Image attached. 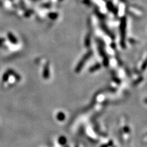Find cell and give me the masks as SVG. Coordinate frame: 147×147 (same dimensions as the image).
I'll return each mask as SVG.
<instances>
[{
  "label": "cell",
  "instance_id": "cell-1",
  "mask_svg": "<svg viewBox=\"0 0 147 147\" xmlns=\"http://www.w3.org/2000/svg\"><path fill=\"white\" fill-rule=\"evenodd\" d=\"M7 38H8L9 40L12 43L16 44L17 42V40L16 38L11 33H9L7 34Z\"/></svg>",
  "mask_w": 147,
  "mask_h": 147
},
{
  "label": "cell",
  "instance_id": "cell-2",
  "mask_svg": "<svg viewBox=\"0 0 147 147\" xmlns=\"http://www.w3.org/2000/svg\"><path fill=\"white\" fill-rule=\"evenodd\" d=\"M9 74L6 72V73H4L3 76V80L4 81V82H7V80H8L9 79Z\"/></svg>",
  "mask_w": 147,
  "mask_h": 147
},
{
  "label": "cell",
  "instance_id": "cell-3",
  "mask_svg": "<svg viewBox=\"0 0 147 147\" xmlns=\"http://www.w3.org/2000/svg\"><path fill=\"white\" fill-rule=\"evenodd\" d=\"M4 42V39H3V38H0V46H1V45H2V44Z\"/></svg>",
  "mask_w": 147,
  "mask_h": 147
}]
</instances>
